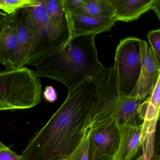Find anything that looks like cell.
<instances>
[{"mask_svg": "<svg viewBox=\"0 0 160 160\" xmlns=\"http://www.w3.org/2000/svg\"><path fill=\"white\" fill-rule=\"evenodd\" d=\"M108 68L102 64L70 91L64 102L28 143L24 160L64 159L76 148L91 122Z\"/></svg>", "mask_w": 160, "mask_h": 160, "instance_id": "obj_1", "label": "cell"}, {"mask_svg": "<svg viewBox=\"0 0 160 160\" xmlns=\"http://www.w3.org/2000/svg\"><path fill=\"white\" fill-rule=\"evenodd\" d=\"M95 35L72 38L62 49L32 66L36 67L39 77L58 81L70 91L102 64L98 60Z\"/></svg>", "mask_w": 160, "mask_h": 160, "instance_id": "obj_2", "label": "cell"}, {"mask_svg": "<svg viewBox=\"0 0 160 160\" xmlns=\"http://www.w3.org/2000/svg\"><path fill=\"white\" fill-rule=\"evenodd\" d=\"M42 92L41 78L28 67L0 72V111L34 107L42 101Z\"/></svg>", "mask_w": 160, "mask_h": 160, "instance_id": "obj_3", "label": "cell"}, {"mask_svg": "<svg viewBox=\"0 0 160 160\" xmlns=\"http://www.w3.org/2000/svg\"><path fill=\"white\" fill-rule=\"evenodd\" d=\"M31 28L30 53L27 65H32L41 59L64 47L72 39L70 30L59 28L51 24L42 0L34 7H28Z\"/></svg>", "mask_w": 160, "mask_h": 160, "instance_id": "obj_4", "label": "cell"}, {"mask_svg": "<svg viewBox=\"0 0 160 160\" xmlns=\"http://www.w3.org/2000/svg\"><path fill=\"white\" fill-rule=\"evenodd\" d=\"M142 41L136 37H127L116 48L113 68L119 96H128L138 81L142 66Z\"/></svg>", "mask_w": 160, "mask_h": 160, "instance_id": "obj_5", "label": "cell"}, {"mask_svg": "<svg viewBox=\"0 0 160 160\" xmlns=\"http://www.w3.org/2000/svg\"><path fill=\"white\" fill-rule=\"evenodd\" d=\"M118 126L115 120L92 123L89 126L91 160H98L104 156L114 158L119 143Z\"/></svg>", "mask_w": 160, "mask_h": 160, "instance_id": "obj_6", "label": "cell"}, {"mask_svg": "<svg viewBox=\"0 0 160 160\" xmlns=\"http://www.w3.org/2000/svg\"><path fill=\"white\" fill-rule=\"evenodd\" d=\"M142 66L138 81L128 95L142 102L152 91L160 78V61L145 41L141 44Z\"/></svg>", "mask_w": 160, "mask_h": 160, "instance_id": "obj_7", "label": "cell"}, {"mask_svg": "<svg viewBox=\"0 0 160 160\" xmlns=\"http://www.w3.org/2000/svg\"><path fill=\"white\" fill-rule=\"evenodd\" d=\"M17 31L16 48L6 69L18 70L25 67L28 62L31 47L32 32L28 7L20 9L15 14Z\"/></svg>", "mask_w": 160, "mask_h": 160, "instance_id": "obj_8", "label": "cell"}, {"mask_svg": "<svg viewBox=\"0 0 160 160\" xmlns=\"http://www.w3.org/2000/svg\"><path fill=\"white\" fill-rule=\"evenodd\" d=\"M72 38L96 35L110 31L117 22L114 17L86 16L72 13L68 15Z\"/></svg>", "mask_w": 160, "mask_h": 160, "instance_id": "obj_9", "label": "cell"}, {"mask_svg": "<svg viewBox=\"0 0 160 160\" xmlns=\"http://www.w3.org/2000/svg\"><path fill=\"white\" fill-rule=\"evenodd\" d=\"M119 143L114 157L115 160H132L141 147L140 141L142 125L124 124L119 125Z\"/></svg>", "mask_w": 160, "mask_h": 160, "instance_id": "obj_10", "label": "cell"}, {"mask_svg": "<svg viewBox=\"0 0 160 160\" xmlns=\"http://www.w3.org/2000/svg\"><path fill=\"white\" fill-rule=\"evenodd\" d=\"M116 21L131 22L152 10L155 0H109Z\"/></svg>", "mask_w": 160, "mask_h": 160, "instance_id": "obj_11", "label": "cell"}, {"mask_svg": "<svg viewBox=\"0 0 160 160\" xmlns=\"http://www.w3.org/2000/svg\"><path fill=\"white\" fill-rule=\"evenodd\" d=\"M15 14L7 15L0 22V64L5 67L16 48L17 40Z\"/></svg>", "mask_w": 160, "mask_h": 160, "instance_id": "obj_12", "label": "cell"}, {"mask_svg": "<svg viewBox=\"0 0 160 160\" xmlns=\"http://www.w3.org/2000/svg\"><path fill=\"white\" fill-rule=\"evenodd\" d=\"M142 102L129 96H119L115 118L118 125L138 124V109Z\"/></svg>", "mask_w": 160, "mask_h": 160, "instance_id": "obj_13", "label": "cell"}, {"mask_svg": "<svg viewBox=\"0 0 160 160\" xmlns=\"http://www.w3.org/2000/svg\"><path fill=\"white\" fill-rule=\"evenodd\" d=\"M158 120L143 121L141 123L140 141L142 154L147 159L153 158L155 153V132Z\"/></svg>", "mask_w": 160, "mask_h": 160, "instance_id": "obj_14", "label": "cell"}, {"mask_svg": "<svg viewBox=\"0 0 160 160\" xmlns=\"http://www.w3.org/2000/svg\"><path fill=\"white\" fill-rule=\"evenodd\" d=\"M114 9L109 0H86L73 13L89 17H114Z\"/></svg>", "mask_w": 160, "mask_h": 160, "instance_id": "obj_15", "label": "cell"}, {"mask_svg": "<svg viewBox=\"0 0 160 160\" xmlns=\"http://www.w3.org/2000/svg\"><path fill=\"white\" fill-rule=\"evenodd\" d=\"M42 2L46 9L51 24L59 28L70 30L68 15L61 0H42Z\"/></svg>", "mask_w": 160, "mask_h": 160, "instance_id": "obj_16", "label": "cell"}, {"mask_svg": "<svg viewBox=\"0 0 160 160\" xmlns=\"http://www.w3.org/2000/svg\"><path fill=\"white\" fill-rule=\"evenodd\" d=\"M160 108V96L153 93L150 94L139 105L138 109L139 118L143 121L158 120Z\"/></svg>", "mask_w": 160, "mask_h": 160, "instance_id": "obj_17", "label": "cell"}, {"mask_svg": "<svg viewBox=\"0 0 160 160\" xmlns=\"http://www.w3.org/2000/svg\"><path fill=\"white\" fill-rule=\"evenodd\" d=\"M90 128L86 129L85 134L76 148L65 158V160H91L89 149Z\"/></svg>", "mask_w": 160, "mask_h": 160, "instance_id": "obj_18", "label": "cell"}, {"mask_svg": "<svg viewBox=\"0 0 160 160\" xmlns=\"http://www.w3.org/2000/svg\"><path fill=\"white\" fill-rule=\"evenodd\" d=\"M39 0H0V10L7 15H12L20 9L34 7Z\"/></svg>", "mask_w": 160, "mask_h": 160, "instance_id": "obj_19", "label": "cell"}, {"mask_svg": "<svg viewBox=\"0 0 160 160\" xmlns=\"http://www.w3.org/2000/svg\"><path fill=\"white\" fill-rule=\"evenodd\" d=\"M147 37L151 48L160 61V29L150 31L147 33Z\"/></svg>", "mask_w": 160, "mask_h": 160, "instance_id": "obj_20", "label": "cell"}, {"mask_svg": "<svg viewBox=\"0 0 160 160\" xmlns=\"http://www.w3.org/2000/svg\"><path fill=\"white\" fill-rule=\"evenodd\" d=\"M68 15L73 13L86 2V0H61Z\"/></svg>", "mask_w": 160, "mask_h": 160, "instance_id": "obj_21", "label": "cell"}, {"mask_svg": "<svg viewBox=\"0 0 160 160\" xmlns=\"http://www.w3.org/2000/svg\"><path fill=\"white\" fill-rule=\"evenodd\" d=\"M0 160H24L21 155L9 148V147L0 151Z\"/></svg>", "mask_w": 160, "mask_h": 160, "instance_id": "obj_22", "label": "cell"}, {"mask_svg": "<svg viewBox=\"0 0 160 160\" xmlns=\"http://www.w3.org/2000/svg\"><path fill=\"white\" fill-rule=\"evenodd\" d=\"M42 96L45 101L50 103L54 102L58 99V93L53 86H47L42 92Z\"/></svg>", "mask_w": 160, "mask_h": 160, "instance_id": "obj_23", "label": "cell"}, {"mask_svg": "<svg viewBox=\"0 0 160 160\" xmlns=\"http://www.w3.org/2000/svg\"><path fill=\"white\" fill-rule=\"evenodd\" d=\"M160 0H155V3L153 6L152 10L156 14L159 20H160Z\"/></svg>", "mask_w": 160, "mask_h": 160, "instance_id": "obj_24", "label": "cell"}, {"mask_svg": "<svg viewBox=\"0 0 160 160\" xmlns=\"http://www.w3.org/2000/svg\"><path fill=\"white\" fill-rule=\"evenodd\" d=\"M135 160H160V157H159V155H156L153 157V158H152L151 159H147L144 157V155L143 154H141V155H140V156H138Z\"/></svg>", "mask_w": 160, "mask_h": 160, "instance_id": "obj_25", "label": "cell"}, {"mask_svg": "<svg viewBox=\"0 0 160 160\" xmlns=\"http://www.w3.org/2000/svg\"><path fill=\"white\" fill-rule=\"evenodd\" d=\"M7 148H8L7 146H6L4 143H2L1 141H0V151Z\"/></svg>", "mask_w": 160, "mask_h": 160, "instance_id": "obj_26", "label": "cell"}, {"mask_svg": "<svg viewBox=\"0 0 160 160\" xmlns=\"http://www.w3.org/2000/svg\"><path fill=\"white\" fill-rule=\"evenodd\" d=\"M98 160H115L113 158H110L108 157H102L98 159Z\"/></svg>", "mask_w": 160, "mask_h": 160, "instance_id": "obj_27", "label": "cell"}, {"mask_svg": "<svg viewBox=\"0 0 160 160\" xmlns=\"http://www.w3.org/2000/svg\"><path fill=\"white\" fill-rule=\"evenodd\" d=\"M7 14L4 13L2 12H0V22L2 20V19L5 17Z\"/></svg>", "mask_w": 160, "mask_h": 160, "instance_id": "obj_28", "label": "cell"}, {"mask_svg": "<svg viewBox=\"0 0 160 160\" xmlns=\"http://www.w3.org/2000/svg\"><path fill=\"white\" fill-rule=\"evenodd\" d=\"M65 160V159H60V160Z\"/></svg>", "mask_w": 160, "mask_h": 160, "instance_id": "obj_29", "label": "cell"}]
</instances>
